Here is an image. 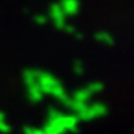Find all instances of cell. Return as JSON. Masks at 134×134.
<instances>
[{
	"instance_id": "6da1fadb",
	"label": "cell",
	"mask_w": 134,
	"mask_h": 134,
	"mask_svg": "<svg viewBox=\"0 0 134 134\" xmlns=\"http://www.w3.org/2000/svg\"><path fill=\"white\" fill-rule=\"evenodd\" d=\"M60 10L63 12V15H74L79 10V2L78 0H62L60 2Z\"/></svg>"
},
{
	"instance_id": "7a4b0ae2",
	"label": "cell",
	"mask_w": 134,
	"mask_h": 134,
	"mask_svg": "<svg viewBox=\"0 0 134 134\" xmlns=\"http://www.w3.org/2000/svg\"><path fill=\"white\" fill-rule=\"evenodd\" d=\"M50 16H52V20H53V23L58 26V27H65V15H63V12L60 10V7L58 5H53L52 7V10H50Z\"/></svg>"
},
{
	"instance_id": "3957f363",
	"label": "cell",
	"mask_w": 134,
	"mask_h": 134,
	"mask_svg": "<svg viewBox=\"0 0 134 134\" xmlns=\"http://www.w3.org/2000/svg\"><path fill=\"white\" fill-rule=\"evenodd\" d=\"M97 39H99V41H103L105 44H111V42H113L111 37L107 36V32H99V34H97Z\"/></svg>"
}]
</instances>
